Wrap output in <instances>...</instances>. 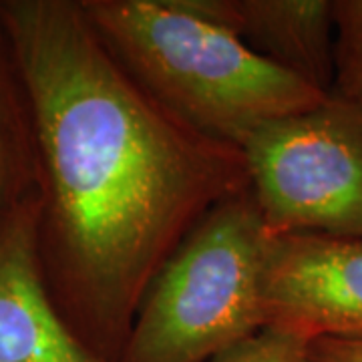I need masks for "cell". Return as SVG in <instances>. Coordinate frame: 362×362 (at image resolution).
I'll list each match as a JSON object with an SVG mask.
<instances>
[{
  "label": "cell",
  "instance_id": "cell-1",
  "mask_svg": "<svg viewBox=\"0 0 362 362\" xmlns=\"http://www.w3.org/2000/svg\"><path fill=\"white\" fill-rule=\"evenodd\" d=\"M0 18L35 119L45 284L77 337L119 362L157 272L247 189L246 161L147 95L81 0H0Z\"/></svg>",
  "mask_w": 362,
  "mask_h": 362
},
{
  "label": "cell",
  "instance_id": "cell-2",
  "mask_svg": "<svg viewBox=\"0 0 362 362\" xmlns=\"http://www.w3.org/2000/svg\"><path fill=\"white\" fill-rule=\"evenodd\" d=\"M81 6L131 78L211 139L242 147L262 125L328 97L181 0H81Z\"/></svg>",
  "mask_w": 362,
  "mask_h": 362
},
{
  "label": "cell",
  "instance_id": "cell-3",
  "mask_svg": "<svg viewBox=\"0 0 362 362\" xmlns=\"http://www.w3.org/2000/svg\"><path fill=\"white\" fill-rule=\"evenodd\" d=\"M268 238L250 189L211 207L147 288L119 362H207L262 330Z\"/></svg>",
  "mask_w": 362,
  "mask_h": 362
},
{
  "label": "cell",
  "instance_id": "cell-4",
  "mask_svg": "<svg viewBox=\"0 0 362 362\" xmlns=\"http://www.w3.org/2000/svg\"><path fill=\"white\" fill-rule=\"evenodd\" d=\"M247 189L268 235L362 240V109L328 95L242 143Z\"/></svg>",
  "mask_w": 362,
  "mask_h": 362
},
{
  "label": "cell",
  "instance_id": "cell-5",
  "mask_svg": "<svg viewBox=\"0 0 362 362\" xmlns=\"http://www.w3.org/2000/svg\"><path fill=\"white\" fill-rule=\"evenodd\" d=\"M264 324L308 342L362 340V240L270 235L262 268Z\"/></svg>",
  "mask_w": 362,
  "mask_h": 362
},
{
  "label": "cell",
  "instance_id": "cell-6",
  "mask_svg": "<svg viewBox=\"0 0 362 362\" xmlns=\"http://www.w3.org/2000/svg\"><path fill=\"white\" fill-rule=\"evenodd\" d=\"M40 195L0 226V362H109L69 326L39 262Z\"/></svg>",
  "mask_w": 362,
  "mask_h": 362
},
{
  "label": "cell",
  "instance_id": "cell-7",
  "mask_svg": "<svg viewBox=\"0 0 362 362\" xmlns=\"http://www.w3.org/2000/svg\"><path fill=\"white\" fill-rule=\"evenodd\" d=\"M232 30L268 63L328 93L334 83L332 0H181Z\"/></svg>",
  "mask_w": 362,
  "mask_h": 362
},
{
  "label": "cell",
  "instance_id": "cell-8",
  "mask_svg": "<svg viewBox=\"0 0 362 362\" xmlns=\"http://www.w3.org/2000/svg\"><path fill=\"white\" fill-rule=\"evenodd\" d=\"M39 194L33 107L13 40L0 18V226Z\"/></svg>",
  "mask_w": 362,
  "mask_h": 362
},
{
  "label": "cell",
  "instance_id": "cell-9",
  "mask_svg": "<svg viewBox=\"0 0 362 362\" xmlns=\"http://www.w3.org/2000/svg\"><path fill=\"white\" fill-rule=\"evenodd\" d=\"M334 83L330 95L362 109V0H332Z\"/></svg>",
  "mask_w": 362,
  "mask_h": 362
},
{
  "label": "cell",
  "instance_id": "cell-10",
  "mask_svg": "<svg viewBox=\"0 0 362 362\" xmlns=\"http://www.w3.org/2000/svg\"><path fill=\"white\" fill-rule=\"evenodd\" d=\"M310 342L274 326L233 344L207 362H310Z\"/></svg>",
  "mask_w": 362,
  "mask_h": 362
},
{
  "label": "cell",
  "instance_id": "cell-11",
  "mask_svg": "<svg viewBox=\"0 0 362 362\" xmlns=\"http://www.w3.org/2000/svg\"><path fill=\"white\" fill-rule=\"evenodd\" d=\"M310 362H362V340H314Z\"/></svg>",
  "mask_w": 362,
  "mask_h": 362
}]
</instances>
